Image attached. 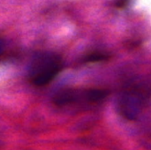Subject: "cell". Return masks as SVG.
Listing matches in <instances>:
<instances>
[{
  "mask_svg": "<svg viewBox=\"0 0 151 150\" xmlns=\"http://www.w3.org/2000/svg\"><path fill=\"white\" fill-rule=\"evenodd\" d=\"M63 63L59 56L51 52L37 54L29 65L28 78L35 86L49 84L60 72Z\"/></svg>",
  "mask_w": 151,
  "mask_h": 150,
  "instance_id": "obj_1",
  "label": "cell"
},
{
  "mask_svg": "<svg viewBox=\"0 0 151 150\" xmlns=\"http://www.w3.org/2000/svg\"><path fill=\"white\" fill-rule=\"evenodd\" d=\"M143 106V97L135 90L122 93L119 99V113L128 120H135L140 115Z\"/></svg>",
  "mask_w": 151,
  "mask_h": 150,
  "instance_id": "obj_2",
  "label": "cell"
},
{
  "mask_svg": "<svg viewBox=\"0 0 151 150\" xmlns=\"http://www.w3.org/2000/svg\"><path fill=\"white\" fill-rule=\"evenodd\" d=\"M80 94L74 89H63L56 93L52 97V102L55 105L62 107L72 103L76 102L79 99Z\"/></svg>",
  "mask_w": 151,
  "mask_h": 150,
  "instance_id": "obj_3",
  "label": "cell"
},
{
  "mask_svg": "<svg viewBox=\"0 0 151 150\" xmlns=\"http://www.w3.org/2000/svg\"><path fill=\"white\" fill-rule=\"evenodd\" d=\"M108 95H109V91L102 88H91L86 90L83 93V95L85 96L86 100L93 103L99 102L105 99Z\"/></svg>",
  "mask_w": 151,
  "mask_h": 150,
  "instance_id": "obj_4",
  "label": "cell"
},
{
  "mask_svg": "<svg viewBox=\"0 0 151 150\" xmlns=\"http://www.w3.org/2000/svg\"><path fill=\"white\" fill-rule=\"evenodd\" d=\"M108 58H109L108 54L104 53V52L96 51V52H92V53L86 55L83 57L82 61L84 63H96V62H101V61L107 60Z\"/></svg>",
  "mask_w": 151,
  "mask_h": 150,
  "instance_id": "obj_5",
  "label": "cell"
},
{
  "mask_svg": "<svg viewBox=\"0 0 151 150\" xmlns=\"http://www.w3.org/2000/svg\"><path fill=\"white\" fill-rule=\"evenodd\" d=\"M128 3H129V0H117L116 5H117L119 8H123V7H125Z\"/></svg>",
  "mask_w": 151,
  "mask_h": 150,
  "instance_id": "obj_6",
  "label": "cell"
},
{
  "mask_svg": "<svg viewBox=\"0 0 151 150\" xmlns=\"http://www.w3.org/2000/svg\"><path fill=\"white\" fill-rule=\"evenodd\" d=\"M4 42L3 39L0 38V55L4 52Z\"/></svg>",
  "mask_w": 151,
  "mask_h": 150,
  "instance_id": "obj_7",
  "label": "cell"
}]
</instances>
